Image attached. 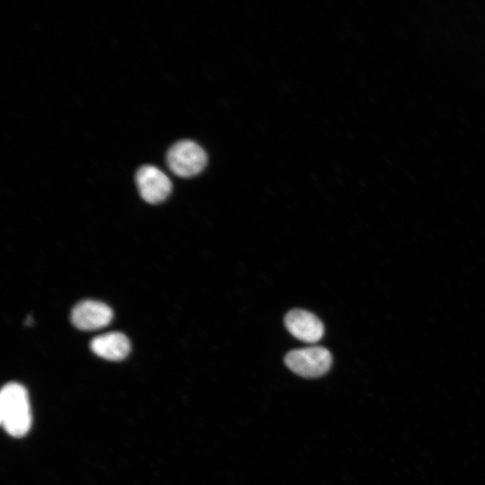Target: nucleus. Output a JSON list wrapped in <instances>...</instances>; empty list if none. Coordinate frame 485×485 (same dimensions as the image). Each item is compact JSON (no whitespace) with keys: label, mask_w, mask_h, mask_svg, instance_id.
<instances>
[{"label":"nucleus","mask_w":485,"mask_h":485,"mask_svg":"<svg viewBox=\"0 0 485 485\" xmlns=\"http://www.w3.org/2000/svg\"><path fill=\"white\" fill-rule=\"evenodd\" d=\"M90 348L97 356L112 361L124 359L130 351L128 338L119 331H111L94 337Z\"/></svg>","instance_id":"nucleus-7"},{"label":"nucleus","mask_w":485,"mask_h":485,"mask_svg":"<svg viewBox=\"0 0 485 485\" xmlns=\"http://www.w3.org/2000/svg\"><path fill=\"white\" fill-rule=\"evenodd\" d=\"M70 318L75 328L82 331H95L110 324L113 312L102 302L84 300L74 306Z\"/></svg>","instance_id":"nucleus-5"},{"label":"nucleus","mask_w":485,"mask_h":485,"mask_svg":"<svg viewBox=\"0 0 485 485\" xmlns=\"http://www.w3.org/2000/svg\"><path fill=\"white\" fill-rule=\"evenodd\" d=\"M285 325L295 338L307 343L319 341L324 333L321 320L313 313L303 309L288 312L285 317Z\"/></svg>","instance_id":"nucleus-6"},{"label":"nucleus","mask_w":485,"mask_h":485,"mask_svg":"<svg viewBox=\"0 0 485 485\" xmlns=\"http://www.w3.org/2000/svg\"><path fill=\"white\" fill-rule=\"evenodd\" d=\"M287 366L294 373L307 378L319 377L330 369L332 357L322 347H309L290 351L285 357Z\"/></svg>","instance_id":"nucleus-3"},{"label":"nucleus","mask_w":485,"mask_h":485,"mask_svg":"<svg viewBox=\"0 0 485 485\" xmlns=\"http://www.w3.org/2000/svg\"><path fill=\"white\" fill-rule=\"evenodd\" d=\"M0 419L4 430L12 436L27 434L31 425L28 392L18 383L6 384L0 393Z\"/></svg>","instance_id":"nucleus-1"},{"label":"nucleus","mask_w":485,"mask_h":485,"mask_svg":"<svg viewBox=\"0 0 485 485\" xmlns=\"http://www.w3.org/2000/svg\"><path fill=\"white\" fill-rule=\"evenodd\" d=\"M166 163L174 174L190 178L203 171L207 163V156L199 145L184 139L170 147L166 154Z\"/></svg>","instance_id":"nucleus-2"},{"label":"nucleus","mask_w":485,"mask_h":485,"mask_svg":"<svg viewBox=\"0 0 485 485\" xmlns=\"http://www.w3.org/2000/svg\"><path fill=\"white\" fill-rule=\"evenodd\" d=\"M136 183L141 198L149 204L165 200L172 187L169 177L153 165H143L137 170Z\"/></svg>","instance_id":"nucleus-4"}]
</instances>
